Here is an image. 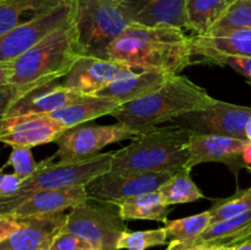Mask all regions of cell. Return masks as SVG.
<instances>
[{
	"label": "cell",
	"instance_id": "42",
	"mask_svg": "<svg viewBox=\"0 0 251 250\" xmlns=\"http://www.w3.org/2000/svg\"><path fill=\"white\" fill-rule=\"evenodd\" d=\"M248 82H249V85L251 86V80H248Z\"/></svg>",
	"mask_w": 251,
	"mask_h": 250
},
{
	"label": "cell",
	"instance_id": "43",
	"mask_svg": "<svg viewBox=\"0 0 251 250\" xmlns=\"http://www.w3.org/2000/svg\"><path fill=\"white\" fill-rule=\"evenodd\" d=\"M230 1H233V0H230Z\"/></svg>",
	"mask_w": 251,
	"mask_h": 250
},
{
	"label": "cell",
	"instance_id": "32",
	"mask_svg": "<svg viewBox=\"0 0 251 250\" xmlns=\"http://www.w3.org/2000/svg\"><path fill=\"white\" fill-rule=\"evenodd\" d=\"M199 63H208L213 65L229 66L237 73L251 80V58L250 56H235L226 55V54H208V55L200 56Z\"/></svg>",
	"mask_w": 251,
	"mask_h": 250
},
{
	"label": "cell",
	"instance_id": "22",
	"mask_svg": "<svg viewBox=\"0 0 251 250\" xmlns=\"http://www.w3.org/2000/svg\"><path fill=\"white\" fill-rule=\"evenodd\" d=\"M120 105H123L122 103L113 98L86 95L85 97L48 115L60 123L66 129H70L96 118L110 115Z\"/></svg>",
	"mask_w": 251,
	"mask_h": 250
},
{
	"label": "cell",
	"instance_id": "23",
	"mask_svg": "<svg viewBox=\"0 0 251 250\" xmlns=\"http://www.w3.org/2000/svg\"><path fill=\"white\" fill-rule=\"evenodd\" d=\"M64 0H0V37L15 27L27 24L63 2Z\"/></svg>",
	"mask_w": 251,
	"mask_h": 250
},
{
	"label": "cell",
	"instance_id": "6",
	"mask_svg": "<svg viewBox=\"0 0 251 250\" xmlns=\"http://www.w3.org/2000/svg\"><path fill=\"white\" fill-rule=\"evenodd\" d=\"M114 151L100 153L81 161H56L51 156L39 162L37 171L24 181L16 195L9 200H20L34 191L51 190L66 186L87 184L100 174L110 171Z\"/></svg>",
	"mask_w": 251,
	"mask_h": 250
},
{
	"label": "cell",
	"instance_id": "28",
	"mask_svg": "<svg viewBox=\"0 0 251 250\" xmlns=\"http://www.w3.org/2000/svg\"><path fill=\"white\" fill-rule=\"evenodd\" d=\"M251 28V0H233L220 21L206 36H218L235 29Z\"/></svg>",
	"mask_w": 251,
	"mask_h": 250
},
{
	"label": "cell",
	"instance_id": "17",
	"mask_svg": "<svg viewBox=\"0 0 251 250\" xmlns=\"http://www.w3.org/2000/svg\"><path fill=\"white\" fill-rule=\"evenodd\" d=\"M86 95L65 87L56 82L41 86L25 93L1 112V118L19 117L27 114H51Z\"/></svg>",
	"mask_w": 251,
	"mask_h": 250
},
{
	"label": "cell",
	"instance_id": "2",
	"mask_svg": "<svg viewBox=\"0 0 251 250\" xmlns=\"http://www.w3.org/2000/svg\"><path fill=\"white\" fill-rule=\"evenodd\" d=\"M105 59L139 70H158L178 75L193 64L191 37L176 27H147L132 24L107 48Z\"/></svg>",
	"mask_w": 251,
	"mask_h": 250
},
{
	"label": "cell",
	"instance_id": "29",
	"mask_svg": "<svg viewBox=\"0 0 251 250\" xmlns=\"http://www.w3.org/2000/svg\"><path fill=\"white\" fill-rule=\"evenodd\" d=\"M251 210V188L238 189L237 193L227 199H220L211 206L210 212L213 223L239 216Z\"/></svg>",
	"mask_w": 251,
	"mask_h": 250
},
{
	"label": "cell",
	"instance_id": "7",
	"mask_svg": "<svg viewBox=\"0 0 251 250\" xmlns=\"http://www.w3.org/2000/svg\"><path fill=\"white\" fill-rule=\"evenodd\" d=\"M61 230L82 238L95 250H118V242L127 227L119 206L88 200L71 208Z\"/></svg>",
	"mask_w": 251,
	"mask_h": 250
},
{
	"label": "cell",
	"instance_id": "36",
	"mask_svg": "<svg viewBox=\"0 0 251 250\" xmlns=\"http://www.w3.org/2000/svg\"><path fill=\"white\" fill-rule=\"evenodd\" d=\"M166 250H235V247L234 248L206 247V245H195V244H188V243L171 242Z\"/></svg>",
	"mask_w": 251,
	"mask_h": 250
},
{
	"label": "cell",
	"instance_id": "24",
	"mask_svg": "<svg viewBox=\"0 0 251 250\" xmlns=\"http://www.w3.org/2000/svg\"><path fill=\"white\" fill-rule=\"evenodd\" d=\"M230 0H186V28L194 36H206L225 15Z\"/></svg>",
	"mask_w": 251,
	"mask_h": 250
},
{
	"label": "cell",
	"instance_id": "1",
	"mask_svg": "<svg viewBox=\"0 0 251 250\" xmlns=\"http://www.w3.org/2000/svg\"><path fill=\"white\" fill-rule=\"evenodd\" d=\"M81 56L73 17L16 59L0 64L1 112L25 93L65 77Z\"/></svg>",
	"mask_w": 251,
	"mask_h": 250
},
{
	"label": "cell",
	"instance_id": "19",
	"mask_svg": "<svg viewBox=\"0 0 251 250\" xmlns=\"http://www.w3.org/2000/svg\"><path fill=\"white\" fill-rule=\"evenodd\" d=\"M172 75L174 74L158 70H145L127 77L115 80L93 96L109 97L125 104L156 92L169 80Z\"/></svg>",
	"mask_w": 251,
	"mask_h": 250
},
{
	"label": "cell",
	"instance_id": "37",
	"mask_svg": "<svg viewBox=\"0 0 251 250\" xmlns=\"http://www.w3.org/2000/svg\"><path fill=\"white\" fill-rule=\"evenodd\" d=\"M243 159L248 167L251 166V142L245 146L244 151H243Z\"/></svg>",
	"mask_w": 251,
	"mask_h": 250
},
{
	"label": "cell",
	"instance_id": "30",
	"mask_svg": "<svg viewBox=\"0 0 251 250\" xmlns=\"http://www.w3.org/2000/svg\"><path fill=\"white\" fill-rule=\"evenodd\" d=\"M167 243H168V234L164 227L158 228V229L139 230V232H130L127 229L120 237L117 249L146 250L152 247L166 245Z\"/></svg>",
	"mask_w": 251,
	"mask_h": 250
},
{
	"label": "cell",
	"instance_id": "35",
	"mask_svg": "<svg viewBox=\"0 0 251 250\" xmlns=\"http://www.w3.org/2000/svg\"><path fill=\"white\" fill-rule=\"evenodd\" d=\"M21 220L15 215H0V242L19 229Z\"/></svg>",
	"mask_w": 251,
	"mask_h": 250
},
{
	"label": "cell",
	"instance_id": "31",
	"mask_svg": "<svg viewBox=\"0 0 251 250\" xmlns=\"http://www.w3.org/2000/svg\"><path fill=\"white\" fill-rule=\"evenodd\" d=\"M11 154L7 163L14 168V173L20 178L27 180L38 168V164L33 158L29 147L11 146Z\"/></svg>",
	"mask_w": 251,
	"mask_h": 250
},
{
	"label": "cell",
	"instance_id": "20",
	"mask_svg": "<svg viewBox=\"0 0 251 250\" xmlns=\"http://www.w3.org/2000/svg\"><path fill=\"white\" fill-rule=\"evenodd\" d=\"M208 54H226L251 58V28L235 29L218 36L191 37V55L194 58Z\"/></svg>",
	"mask_w": 251,
	"mask_h": 250
},
{
	"label": "cell",
	"instance_id": "34",
	"mask_svg": "<svg viewBox=\"0 0 251 250\" xmlns=\"http://www.w3.org/2000/svg\"><path fill=\"white\" fill-rule=\"evenodd\" d=\"M24 181V179H21L15 173H1L0 175V201L9 200L12 196L16 195Z\"/></svg>",
	"mask_w": 251,
	"mask_h": 250
},
{
	"label": "cell",
	"instance_id": "33",
	"mask_svg": "<svg viewBox=\"0 0 251 250\" xmlns=\"http://www.w3.org/2000/svg\"><path fill=\"white\" fill-rule=\"evenodd\" d=\"M92 248L88 242L82 238L69 232H59L54 238L48 250H83Z\"/></svg>",
	"mask_w": 251,
	"mask_h": 250
},
{
	"label": "cell",
	"instance_id": "4",
	"mask_svg": "<svg viewBox=\"0 0 251 250\" xmlns=\"http://www.w3.org/2000/svg\"><path fill=\"white\" fill-rule=\"evenodd\" d=\"M190 135L174 124L140 132L130 145L114 151L110 172L176 173L188 164Z\"/></svg>",
	"mask_w": 251,
	"mask_h": 250
},
{
	"label": "cell",
	"instance_id": "16",
	"mask_svg": "<svg viewBox=\"0 0 251 250\" xmlns=\"http://www.w3.org/2000/svg\"><path fill=\"white\" fill-rule=\"evenodd\" d=\"M19 229L0 242V250H48L65 225L68 213L19 216Z\"/></svg>",
	"mask_w": 251,
	"mask_h": 250
},
{
	"label": "cell",
	"instance_id": "14",
	"mask_svg": "<svg viewBox=\"0 0 251 250\" xmlns=\"http://www.w3.org/2000/svg\"><path fill=\"white\" fill-rule=\"evenodd\" d=\"M66 127L48 114H27L1 118L0 140L10 146L36 147L55 142Z\"/></svg>",
	"mask_w": 251,
	"mask_h": 250
},
{
	"label": "cell",
	"instance_id": "8",
	"mask_svg": "<svg viewBox=\"0 0 251 250\" xmlns=\"http://www.w3.org/2000/svg\"><path fill=\"white\" fill-rule=\"evenodd\" d=\"M250 119L251 107L215 100L205 109L185 113L172 120L171 124L178 125L191 134L221 135L247 140L245 127Z\"/></svg>",
	"mask_w": 251,
	"mask_h": 250
},
{
	"label": "cell",
	"instance_id": "27",
	"mask_svg": "<svg viewBox=\"0 0 251 250\" xmlns=\"http://www.w3.org/2000/svg\"><path fill=\"white\" fill-rule=\"evenodd\" d=\"M211 221H212L211 212L210 210H207L180 220L167 221L164 228L167 229L168 239L171 242L188 243L198 238L203 230L207 229L211 225Z\"/></svg>",
	"mask_w": 251,
	"mask_h": 250
},
{
	"label": "cell",
	"instance_id": "38",
	"mask_svg": "<svg viewBox=\"0 0 251 250\" xmlns=\"http://www.w3.org/2000/svg\"><path fill=\"white\" fill-rule=\"evenodd\" d=\"M235 250H251V239L237 245V247H235Z\"/></svg>",
	"mask_w": 251,
	"mask_h": 250
},
{
	"label": "cell",
	"instance_id": "25",
	"mask_svg": "<svg viewBox=\"0 0 251 250\" xmlns=\"http://www.w3.org/2000/svg\"><path fill=\"white\" fill-rule=\"evenodd\" d=\"M123 220H150L166 223L171 208L158 190L140 194L119 205Z\"/></svg>",
	"mask_w": 251,
	"mask_h": 250
},
{
	"label": "cell",
	"instance_id": "15",
	"mask_svg": "<svg viewBox=\"0 0 251 250\" xmlns=\"http://www.w3.org/2000/svg\"><path fill=\"white\" fill-rule=\"evenodd\" d=\"M248 144V140L237 137L191 134L189 140L190 156L186 168L191 171L195 166L205 162H218L226 164L238 175L240 169L248 168L243 159V151Z\"/></svg>",
	"mask_w": 251,
	"mask_h": 250
},
{
	"label": "cell",
	"instance_id": "40",
	"mask_svg": "<svg viewBox=\"0 0 251 250\" xmlns=\"http://www.w3.org/2000/svg\"><path fill=\"white\" fill-rule=\"evenodd\" d=\"M247 169H248V171H249V172H250V173H251V167H248V168H247ZM250 188H251V186H250Z\"/></svg>",
	"mask_w": 251,
	"mask_h": 250
},
{
	"label": "cell",
	"instance_id": "10",
	"mask_svg": "<svg viewBox=\"0 0 251 250\" xmlns=\"http://www.w3.org/2000/svg\"><path fill=\"white\" fill-rule=\"evenodd\" d=\"M75 0H64L47 14L15 27L0 37V64L9 63L68 24L75 15Z\"/></svg>",
	"mask_w": 251,
	"mask_h": 250
},
{
	"label": "cell",
	"instance_id": "39",
	"mask_svg": "<svg viewBox=\"0 0 251 250\" xmlns=\"http://www.w3.org/2000/svg\"><path fill=\"white\" fill-rule=\"evenodd\" d=\"M245 137L249 142H251V119L248 122L247 127H245Z\"/></svg>",
	"mask_w": 251,
	"mask_h": 250
},
{
	"label": "cell",
	"instance_id": "11",
	"mask_svg": "<svg viewBox=\"0 0 251 250\" xmlns=\"http://www.w3.org/2000/svg\"><path fill=\"white\" fill-rule=\"evenodd\" d=\"M171 175L173 174H132L109 171L86 184V191L91 201L119 206L132 196L158 190Z\"/></svg>",
	"mask_w": 251,
	"mask_h": 250
},
{
	"label": "cell",
	"instance_id": "21",
	"mask_svg": "<svg viewBox=\"0 0 251 250\" xmlns=\"http://www.w3.org/2000/svg\"><path fill=\"white\" fill-rule=\"evenodd\" d=\"M251 239V210L239 216L213 223L188 244L234 248Z\"/></svg>",
	"mask_w": 251,
	"mask_h": 250
},
{
	"label": "cell",
	"instance_id": "9",
	"mask_svg": "<svg viewBox=\"0 0 251 250\" xmlns=\"http://www.w3.org/2000/svg\"><path fill=\"white\" fill-rule=\"evenodd\" d=\"M139 132L117 123L114 125H77L66 130L55 141L58 161H81L100 154L109 144L134 140Z\"/></svg>",
	"mask_w": 251,
	"mask_h": 250
},
{
	"label": "cell",
	"instance_id": "3",
	"mask_svg": "<svg viewBox=\"0 0 251 250\" xmlns=\"http://www.w3.org/2000/svg\"><path fill=\"white\" fill-rule=\"evenodd\" d=\"M215 100L190 78L172 75L156 92L120 105L110 115L118 123L140 134L185 113L205 109Z\"/></svg>",
	"mask_w": 251,
	"mask_h": 250
},
{
	"label": "cell",
	"instance_id": "26",
	"mask_svg": "<svg viewBox=\"0 0 251 250\" xmlns=\"http://www.w3.org/2000/svg\"><path fill=\"white\" fill-rule=\"evenodd\" d=\"M158 191L168 206L194 202L205 198V194L191 179L190 169L188 168H183L169 176Z\"/></svg>",
	"mask_w": 251,
	"mask_h": 250
},
{
	"label": "cell",
	"instance_id": "18",
	"mask_svg": "<svg viewBox=\"0 0 251 250\" xmlns=\"http://www.w3.org/2000/svg\"><path fill=\"white\" fill-rule=\"evenodd\" d=\"M132 24L186 28V0H129Z\"/></svg>",
	"mask_w": 251,
	"mask_h": 250
},
{
	"label": "cell",
	"instance_id": "13",
	"mask_svg": "<svg viewBox=\"0 0 251 250\" xmlns=\"http://www.w3.org/2000/svg\"><path fill=\"white\" fill-rule=\"evenodd\" d=\"M90 200L86 184L51 190H39L14 201H0V215H54Z\"/></svg>",
	"mask_w": 251,
	"mask_h": 250
},
{
	"label": "cell",
	"instance_id": "12",
	"mask_svg": "<svg viewBox=\"0 0 251 250\" xmlns=\"http://www.w3.org/2000/svg\"><path fill=\"white\" fill-rule=\"evenodd\" d=\"M136 73H141V70L120 61L82 55L61 83L76 92L93 96L115 80L127 77Z\"/></svg>",
	"mask_w": 251,
	"mask_h": 250
},
{
	"label": "cell",
	"instance_id": "41",
	"mask_svg": "<svg viewBox=\"0 0 251 250\" xmlns=\"http://www.w3.org/2000/svg\"><path fill=\"white\" fill-rule=\"evenodd\" d=\"M83 250H95L93 248H88V249H83Z\"/></svg>",
	"mask_w": 251,
	"mask_h": 250
},
{
	"label": "cell",
	"instance_id": "5",
	"mask_svg": "<svg viewBox=\"0 0 251 250\" xmlns=\"http://www.w3.org/2000/svg\"><path fill=\"white\" fill-rule=\"evenodd\" d=\"M75 5L81 54L105 58L108 47L132 25L129 0H75Z\"/></svg>",
	"mask_w": 251,
	"mask_h": 250
}]
</instances>
